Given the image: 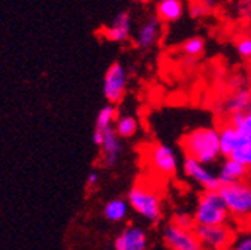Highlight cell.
I'll use <instances>...</instances> for the list:
<instances>
[{
    "label": "cell",
    "mask_w": 251,
    "mask_h": 250,
    "mask_svg": "<svg viewBox=\"0 0 251 250\" xmlns=\"http://www.w3.org/2000/svg\"><path fill=\"white\" fill-rule=\"evenodd\" d=\"M181 147L185 156H190L199 162L211 165L222 154L220 132L212 128H198L182 138Z\"/></svg>",
    "instance_id": "cell-1"
},
{
    "label": "cell",
    "mask_w": 251,
    "mask_h": 250,
    "mask_svg": "<svg viewBox=\"0 0 251 250\" xmlns=\"http://www.w3.org/2000/svg\"><path fill=\"white\" fill-rule=\"evenodd\" d=\"M127 202L136 214L148 222H159L162 219L163 211L160 195L147 184H135L129 192Z\"/></svg>",
    "instance_id": "cell-2"
},
{
    "label": "cell",
    "mask_w": 251,
    "mask_h": 250,
    "mask_svg": "<svg viewBox=\"0 0 251 250\" xmlns=\"http://www.w3.org/2000/svg\"><path fill=\"white\" fill-rule=\"evenodd\" d=\"M229 214L218 191H205L198 199L193 216L198 225H223L227 222Z\"/></svg>",
    "instance_id": "cell-3"
},
{
    "label": "cell",
    "mask_w": 251,
    "mask_h": 250,
    "mask_svg": "<svg viewBox=\"0 0 251 250\" xmlns=\"http://www.w3.org/2000/svg\"><path fill=\"white\" fill-rule=\"evenodd\" d=\"M218 192L225 199L226 207L232 216L241 219L251 216V184L239 180L222 184Z\"/></svg>",
    "instance_id": "cell-4"
},
{
    "label": "cell",
    "mask_w": 251,
    "mask_h": 250,
    "mask_svg": "<svg viewBox=\"0 0 251 250\" xmlns=\"http://www.w3.org/2000/svg\"><path fill=\"white\" fill-rule=\"evenodd\" d=\"M195 232L202 244V249H227L232 247L233 243V234L232 231L223 223V225H198L195 226Z\"/></svg>",
    "instance_id": "cell-5"
},
{
    "label": "cell",
    "mask_w": 251,
    "mask_h": 250,
    "mask_svg": "<svg viewBox=\"0 0 251 250\" xmlns=\"http://www.w3.org/2000/svg\"><path fill=\"white\" fill-rule=\"evenodd\" d=\"M163 243L171 250H201L202 244L195 232V229H185L174 222L163 229Z\"/></svg>",
    "instance_id": "cell-6"
},
{
    "label": "cell",
    "mask_w": 251,
    "mask_h": 250,
    "mask_svg": "<svg viewBox=\"0 0 251 250\" xmlns=\"http://www.w3.org/2000/svg\"><path fill=\"white\" fill-rule=\"evenodd\" d=\"M126 87H127V72L118 61L112 63L103 78V96L109 104H118L123 101Z\"/></svg>",
    "instance_id": "cell-7"
},
{
    "label": "cell",
    "mask_w": 251,
    "mask_h": 250,
    "mask_svg": "<svg viewBox=\"0 0 251 250\" xmlns=\"http://www.w3.org/2000/svg\"><path fill=\"white\" fill-rule=\"evenodd\" d=\"M148 161L151 168L163 177H171L176 172L178 168V158L174 148L168 144L157 142L151 145L148 153Z\"/></svg>",
    "instance_id": "cell-8"
},
{
    "label": "cell",
    "mask_w": 251,
    "mask_h": 250,
    "mask_svg": "<svg viewBox=\"0 0 251 250\" xmlns=\"http://www.w3.org/2000/svg\"><path fill=\"white\" fill-rule=\"evenodd\" d=\"M182 168H184V174L188 178L196 181L199 186H202L205 191H218L220 186H222V183L218 180V175L212 174L206 164L199 162L195 158L185 156Z\"/></svg>",
    "instance_id": "cell-9"
},
{
    "label": "cell",
    "mask_w": 251,
    "mask_h": 250,
    "mask_svg": "<svg viewBox=\"0 0 251 250\" xmlns=\"http://www.w3.org/2000/svg\"><path fill=\"white\" fill-rule=\"evenodd\" d=\"M148 247V235L139 226L124 228L114 240L117 250H145Z\"/></svg>",
    "instance_id": "cell-10"
},
{
    "label": "cell",
    "mask_w": 251,
    "mask_h": 250,
    "mask_svg": "<svg viewBox=\"0 0 251 250\" xmlns=\"http://www.w3.org/2000/svg\"><path fill=\"white\" fill-rule=\"evenodd\" d=\"M160 32H162V27H160V18L159 17H150L147 18L141 27L138 28L136 36H135V44L138 48L141 50H150L152 48L157 41L160 38Z\"/></svg>",
    "instance_id": "cell-11"
},
{
    "label": "cell",
    "mask_w": 251,
    "mask_h": 250,
    "mask_svg": "<svg viewBox=\"0 0 251 250\" xmlns=\"http://www.w3.org/2000/svg\"><path fill=\"white\" fill-rule=\"evenodd\" d=\"M130 28H132L130 14L120 12L108 27L102 28V36L111 42H124L130 36Z\"/></svg>",
    "instance_id": "cell-12"
},
{
    "label": "cell",
    "mask_w": 251,
    "mask_h": 250,
    "mask_svg": "<svg viewBox=\"0 0 251 250\" xmlns=\"http://www.w3.org/2000/svg\"><path fill=\"white\" fill-rule=\"evenodd\" d=\"M121 137L117 134V131L111 126L103 131V139L100 144L103 161L106 167H114L118 162V158L121 154L123 145H121Z\"/></svg>",
    "instance_id": "cell-13"
},
{
    "label": "cell",
    "mask_w": 251,
    "mask_h": 250,
    "mask_svg": "<svg viewBox=\"0 0 251 250\" xmlns=\"http://www.w3.org/2000/svg\"><path fill=\"white\" fill-rule=\"evenodd\" d=\"M248 167H245L242 162L233 159V158H229L222 164L220 167V171H218V180L222 184H227V183H233V181H239V180H244L245 175L248 174Z\"/></svg>",
    "instance_id": "cell-14"
},
{
    "label": "cell",
    "mask_w": 251,
    "mask_h": 250,
    "mask_svg": "<svg viewBox=\"0 0 251 250\" xmlns=\"http://www.w3.org/2000/svg\"><path fill=\"white\" fill-rule=\"evenodd\" d=\"M184 14L182 0H160L157 5V17L163 23H175Z\"/></svg>",
    "instance_id": "cell-15"
},
{
    "label": "cell",
    "mask_w": 251,
    "mask_h": 250,
    "mask_svg": "<svg viewBox=\"0 0 251 250\" xmlns=\"http://www.w3.org/2000/svg\"><path fill=\"white\" fill-rule=\"evenodd\" d=\"M244 137L238 132V129L233 124H227L222 131H220V148H222V154L229 158V156L235 151V148L241 144Z\"/></svg>",
    "instance_id": "cell-16"
},
{
    "label": "cell",
    "mask_w": 251,
    "mask_h": 250,
    "mask_svg": "<svg viewBox=\"0 0 251 250\" xmlns=\"http://www.w3.org/2000/svg\"><path fill=\"white\" fill-rule=\"evenodd\" d=\"M225 108L227 112L235 114V112H241L245 110L251 108V96H250V91L245 88H239L236 90L233 95H230L226 102H225Z\"/></svg>",
    "instance_id": "cell-17"
},
{
    "label": "cell",
    "mask_w": 251,
    "mask_h": 250,
    "mask_svg": "<svg viewBox=\"0 0 251 250\" xmlns=\"http://www.w3.org/2000/svg\"><path fill=\"white\" fill-rule=\"evenodd\" d=\"M129 207H130L129 202H126L124 199H120V198L111 199L103 207V216L109 222H121L127 217Z\"/></svg>",
    "instance_id": "cell-18"
},
{
    "label": "cell",
    "mask_w": 251,
    "mask_h": 250,
    "mask_svg": "<svg viewBox=\"0 0 251 250\" xmlns=\"http://www.w3.org/2000/svg\"><path fill=\"white\" fill-rule=\"evenodd\" d=\"M114 129L121 138H132L138 132V120L133 115H120Z\"/></svg>",
    "instance_id": "cell-19"
},
{
    "label": "cell",
    "mask_w": 251,
    "mask_h": 250,
    "mask_svg": "<svg viewBox=\"0 0 251 250\" xmlns=\"http://www.w3.org/2000/svg\"><path fill=\"white\" fill-rule=\"evenodd\" d=\"M230 123L238 129V132L247 138L251 137V108L241 111V112H235L230 117Z\"/></svg>",
    "instance_id": "cell-20"
},
{
    "label": "cell",
    "mask_w": 251,
    "mask_h": 250,
    "mask_svg": "<svg viewBox=\"0 0 251 250\" xmlns=\"http://www.w3.org/2000/svg\"><path fill=\"white\" fill-rule=\"evenodd\" d=\"M117 120V111L114 108V104H109V105H105L99 114H98V118H96V129L98 131H105L108 128L112 126V123H115Z\"/></svg>",
    "instance_id": "cell-21"
},
{
    "label": "cell",
    "mask_w": 251,
    "mask_h": 250,
    "mask_svg": "<svg viewBox=\"0 0 251 250\" xmlns=\"http://www.w3.org/2000/svg\"><path fill=\"white\" fill-rule=\"evenodd\" d=\"M230 158L242 162L245 167L251 168V137H247L241 141V144L230 154Z\"/></svg>",
    "instance_id": "cell-22"
},
{
    "label": "cell",
    "mask_w": 251,
    "mask_h": 250,
    "mask_svg": "<svg viewBox=\"0 0 251 250\" xmlns=\"http://www.w3.org/2000/svg\"><path fill=\"white\" fill-rule=\"evenodd\" d=\"M203 50H205V41L198 36L190 38L182 45V53L188 57H198L203 53Z\"/></svg>",
    "instance_id": "cell-23"
},
{
    "label": "cell",
    "mask_w": 251,
    "mask_h": 250,
    "mask_svg": "<svg viewBox=\"0 0 251 250\" xmlns=\"http://www.w3.org/2000/svg\"><path fill=\"white\" fill-rule=\"evenodd\" d=\"M175 225L181 226V228H185V229H195L196 226V221H195V216L188 214L185 211H178L175 216H174V221H172Z\"/></svg>",
    "instance_id": "cell-24"
},
{
    "label": "cell",
    "mask_w": 251,
    "mask_h": 250,
    "mask_svg": "<svg viewBox=\"0 0 251 250\" xmlns=\"http://www.w3.org/2000/svg\"><path fill=\"white\" fill-rule=\"evenodd\" d=\"M236 51L242 58L250 60L251 58V36L239 38L238 42H236Z\"/></svg>",
    "instance_id": "cell-25"
},
{
    "label": "cell",
    "mask_w": 251,
    "mask_h": 250,
    "mask_svg": "<svg viewBox=\"0 0 251 250\" xmlns=\"http://www.w3.org/2000/svg\"><path fill=\"white\" fill-rule=\"evenodd\" d=\"M232 247L236 249V250H251V231L236 237L233 240Z\"/></svg>",
    "instance_id": "cell-26"
},
{
    "label": "cell",
    "mask_w": 251,
    "mask_h": 250,
    "mask_svg": "<svg viewBox=\"0 0 251 250\" xmlns=\"http://www.w3.org/2000/svg\"><path fill=\"white\" fill-rule=\"evenodd\" d=\"M190 14H192V17H195V18L202 17V15L205 14V8H203V5H199V3L192 5V8H190Z\"/></svg>",
    "instance_id": "cell-27"
},
{
    "label": "cell",
    "mask_w": 251,
    "mask_h": 250,
    "mask_svg": "<svg viewBox=\"0 0 251 250\" xmlns=\"http://www.w3.org/2000/svg\"><path fill=\"white\" fill-rule=\"evenodd\" d=\"M99 181V174L98 172H90L88 174V177H87V184H90V186H94V184H96Z\"/></svg>",
    "instance_id": "cell-28"
},
{
    "label": "cell",
    "mask_w": 251,
    "mask_h": 250,
    "mask_svg": "<svg viewBox=\"0 0 251 250\" xmlns=\"http://www.w3.org/2000/svg\"><path fill=\"white\" fill-rule=\"evenodd\" d=\"M248 83H250V85H251V74H250V77H248Z\"/></svg>",
    "instance_id": "cell-29"
},
{
    "label": "cell",
    "mask_w": 251,
    "mask_h": 250,
    "mask_svg": "<svg viewBox=\"0 0 251 250\" xmlns=\"http://www.w3.org/2000/svg\"><path fill=\"white\" fill-rule=\"evenodd\" d=\"M250 96H251V90H250Z\"/></svg>",
    "instance_id": "cell-30"
}]
</instances>
